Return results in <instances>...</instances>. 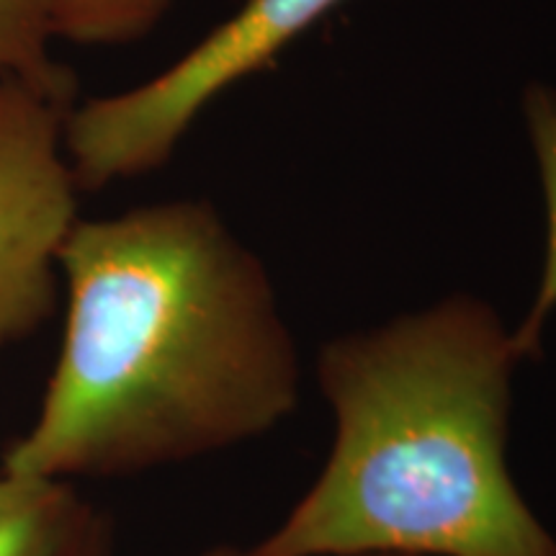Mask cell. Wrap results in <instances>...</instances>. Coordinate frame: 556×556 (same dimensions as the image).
Segmentation results:
<instances>
[{"label": "cell", "mask_w": 556, "mask_h": 556, "mask_svg": "<svg viewBox=\"0 0 556 556\" xmlns=\"http://www.w3.org/2000/svg\"><path fill=\"white\" fill-rule=\"evenodd\" d=\"M60 283L58 361L31 426L0 456L11 475H142L296 413L302 361L268 270L206 201L78 219Z\"/></svg>", "instance_id": "1"}, {"label": "cell", "mask_w": 556, "mask_h": 556, "mask_svg": "<svg viewBox=\"0 0 556 556\" xmlns=\"http://www.w3.org/2000/svg\"><path fill=\"white\" fill-rule=\"evenodd\" d=\"M520 361L467 294L332 340L317 358L328 462L242 556H556L507 467Z\"/></svg>", "instance_id": "2"}, {"label": "cell", "mask_w": 556, "mask_h": 556, "mask_svg": "<svg viewBox=\"0 0 556 556\" xmlns=\"http://www.w3.org/2000/svg\"><path fill=\"white\" fill-rule=\"evenodd\" d=\"M343 0H245L184 58L122 93L75 103L65 152L80 191H99L168 163L208 103L268 65Z\"/></svg>", "instance_id": "3"}, {"label": "cell", "mask_w": 556, "mask_h": 556, "mask_svg": "<svg viewBox=\"0 0 556 556\" xmlns=\"http://www.w3.org/2000/svg\"><path fill=\"white\" fill-rule=\"evenodd\" d=\"M73 106L75 99L0 78V353L58 307L60 255L80 219L65 152Z\"/></svg>", "instance_id": "4"}, {"label": "cell", "mask_w": 556, "mask_h": 556, "mask_svg": "<svg viewBox=\"0 0 556 556\" xmlns=\"http://www.w3.org/2000/svg\"><path fill=\"white\" fill-rule=\"evenodd\" d=\"M86 505L73 484L11 475L0 462V556H60Z\"/></svg>", "instance_id": "5"}, {"label": "cell", "mask_w": 556, "mask_h": 556, "mask_svg": "<svg viewBox=\"0 0 556 556\" xmlns=\"http://www.w3.org/2000/svg\"><path fill=\"white\" fill-rule=\"evenodd\" d=\"M526 124L536 155L546 212V255L531 309L513 330L520 356H536L546 319L556 309V93L546 86H531L526 93Z\"/></svg>", "instance_id": "6"}, {"label": "cell", "mask_w": 556, "mask_h": 556, "mask_svg": "<svg viewBox=\"0 0 556 556\" xmlns=\"http://www.w3.org/2000/svg\"><path fill=\"white\" fill-rule=\"evenodd\" d=\"M50 0H0V78H18L47 93L75 99V75L52 54Z\"/></svg>", "instance_id": "7"}, {"label": "cell", "mask_w": 556, "mask_h": 556, "mask_svg": "<svg viewBox=\"0 0 556 556\" xmlns=\"http://www.w3.org/2000/svg\"><path fill=\"white\" fill-rule=\"evenodd\" d=\"M58 39L83 47H119L144 39L173 0H50Z\"/></svg>", "instance_id": "8"}, {"label": "cell", "mask_w": 556, "mask_h": 556, "mask_svg": "<svg viewBox=\"0 0 556 556\" xmlns=\"http://www.w3.org/2000/svg\"><path fill=\"white\" fill-rule=\"evenodd\" d=\"M60 556H116L114 528L109 516L86 505Z\"/></svg>", "instance_id": "9"}, {"label": "cell", "mask_w": 556, "mask_h": 556, "mask_svg": "<svg viewBox=\"0 0 556 556\" xmlns=\"http://www.w3.org/2000/svg\"><path fill=\"white\" fill-rule=\"evenodd\" d=\"M201 556H242V548L219 546V548H212V552H206V554H201Z\"/></svg>", "instance_id": "10"}]
</instances>
